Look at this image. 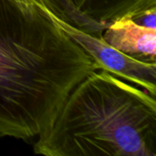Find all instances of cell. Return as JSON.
Segmentation results:
<instances>
[{
  "label": "cell",
  "instance_id": "cell-1",
  "mask_svg": "<svg viewBox=\"0 0 156 156\" xmlns=\"http://www.w3.org/2000/svg\"><path fill=\"white\" fill-rule=\"evenodd\" d=\"M100 69L37 0H0V138L38 137Z\"/></svg>",
  "mask_w": 156,
  "mask_h": 156
},
{
  "label": "cell",
  "instance_id": "cell-2",
  "mask_svg": "<svg viewBox=\"0 0 156 156\" xmlns=\"http://www.w3.org/2000/svg\"><path fill=\"white\" fill-rule=\"evenodd\" d=\"M34 153L47 156H156L155 97L102 69L69 93Z\"/></svg>",
  "mask_w": 156,
  "mask_h": 156
},
{
  "label": "cell",
  "instance_id": "cell-3",
  "mask_svg": "<svg viewBox=\"0 0 156 156\" xmlns=\"http://www.w3.org/2000/svg\"><path fill=\"white\" fill-rule=\"evenodd\" d=\"M46 14L55 21L67 35L75 41L105 69L125 80L142 88L152 96L156 94V63L133 58L107 44L101 36L88 33L61 19L37 1Z\"/></svg>",
  "mask_w": 156,
  "mask_h": 156
},
{
  "label": "cell",
  "instance_id": "cell-4",
  "mask_svg": "<svg viewBox=\"0 0 156 156\" xmlns=\"http://www.w3.org/2000/svg\"><path fill=\"white\" fill-rule=\"evenodd\" d=\"M101 38L133 58L156 63V28L145 27L124 16L104 28Z\"/></svg>",
  "mask_w": 156,
  "mask_h": 156
},
{
  "label": "cell",
  "instance_id": "cell-5",
  "mask_svg": "<svg viewBox=\"0 0 156 156\" xmlns=\"http://www.w3.org/2000/svg\"><path fill=\"white\" fill-rule=\"evenodd\" d=\"M75 7L86 16L103 25L122 18L134 19L156 8V0H71Z\"/></svg>",
  "mask_w": 156,
  "mask_h": 156
},
{
  "label": "cell",
  "instance_id": "cell-6",
  "mask_svg": "<svg viewBox=\"0 0 156 156\" xmlns=\"http://www.w3.org/2000/svg\"><path fill=\"white\" fill-rule=\"evenodd\" d=\"M54 15L88 33L101 36L108 26L96 22L80 12L71 0H37Z\"/></svg>",
  "mask_w": 156,
  "mask_h": 156
}]
</instances>
